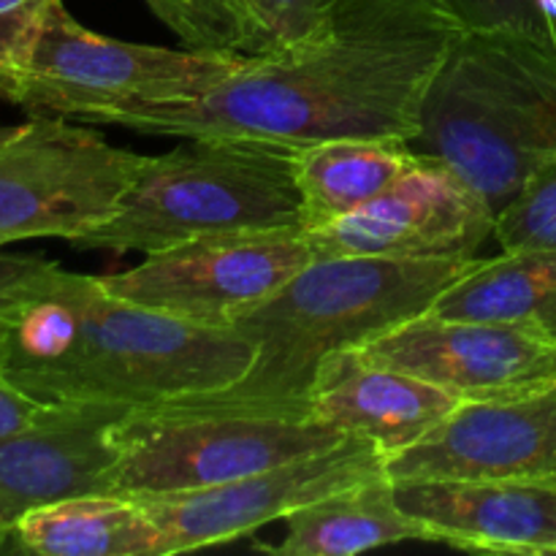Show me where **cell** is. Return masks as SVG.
Returning a JSON list of instances; mask_svg holds the SVG:
<instances>
[{"label": "cell", "mask_w": 556, "mask_h": 556, "mask_svg": "<svg viewBox=\"0 0 556 556\" xmlns=\"http://www.w3.org/2000/svg\"><path fill=\"white\" fill-rule=\"evenodd\" d=\"M467 33L445 0H334L296 47L248 60L199 98L130 109L103 125L147 136H233L288 147L413 141L445 60Z\"/></svg>", "instance_id": "1"}, {"label": "cell", "mask_w": 556, "mask_h": 556, "mask_svg": "<svg viewBox=\"0 0 556 556\" xmlns=\"http://www.w3.org/2000/svg\"><path fill=\"white\" fill-rule=\"evenodd\" d=\"M253 358L231 329L141 307L54 261L0 315V375L47 407L130 413L217 394Z\"/></svg>", "instance_id": "2"}, {"label": "cell", "mask_w": 556, "mask_h": 556, "mask_svg": "<svg viewBox=\"0 0 556 556\" xmlns=\"http://www.w3.org/2000/svg\"><path fill=\"white\" fill-rule=\"evenodd\" d=\"M467 258H315L228 329L255 345L248 372L204 402L309 416V386L337 351L362 348L383 331L429 313L440 293L478 264Z\"/></svg>", "instance_id": "3"}, {"label": "cell", "mask_w": 556, "mask_h": 556, "mask_svg": "<svg viewBox=\"0 0 556 556\" xmlns=\"http://www.w3.org/2000/svg\"><path fill=\"white\" fill-rule=\"evenodd\" d=\"M410 147L454 168L500 215L532 168L556 155V49L527 30H467Z\"/></svg>", "instance_id": "4"}, {"label": "cell", "mask_w": 556, "mask_h": 556, "mask_svg": "<svg viewBox=\"0 0 556 556\" xmlns=\"http://www.w3.org/2000/svg\"><path fill=\"white\" fill-rule=\"evenodd\" d=\"M185 141L166 155H144L119 210L71 244L150 255L206 233L304 228L296 147L233 136Z\"/></svg>", "instance_id": "5"}, {"label": "cell", "mask_w": 556, "mask_h": 556, "mask_svg": "<svg viewBox=\"0 0 556 556\" xmlns=\"http://www.w3.org/2000/svg\"><path fill=\"white\" fill-rule=\"evenodd\" d=\"M112 440L117 462L109 492L141 497L220 486L331 448L348 434L299 413L182 396L119 416L112 424Z\"/></svg>", "instance_id": "6"}, {"label": "cell", "mask_w": 556, "mask_h": 556, "mask_svg": "<svg viewBox=\"0 0 556 556\" xmlns=\"http://www.w3.org/2000/svg\"><path fill=\"white\" fill-rule=\"evenodd\" d=\"M248 60L117 41L79 25L52 0L11 87L30 114L103 123L117 112L166 106L204 96Z\"/></svg>", "instance_id": "7"}, {"label": "cell", "mask_w": 556, "mask_h": 556, "mask_svg": "<svg viewBox=\"0 0 556 556\" xmlns=\"http://www.w3.org/2000/svg\"><path fill=\"white\" fill-rule=\"evenodd\" d=\"M141 163L92 128L33 114L0 141V242L85 237L119 210Z\"/></svg>", "instance_id": "8"}, {"label": "cell", "mask_w": 556, "mask_h": 556, "mask_svg": "<svg viewBox=\"0 0 556 556\" xmlns=\"http://www.w3.org/2000/svg\"><path fill=\"white\" fill-rule=\"evenodd\" d=\"M315 261L307 228L206 233L150 253L103 286L128 302L212 329H228Z\"/></svg>", "instance_id": "9"}, {"label": "cell", "mask_w": 556, "mask_h": 556, "mask_svg": "<svg viewBox=\"0 0 556 556\" xmlns=\"http://www.w3.org/2000/svg\"><path fill=\"white\" fill-rule=\"evenodd\" d=\"M386 470V454L364 438L195 492L134 497L161 530V556L220 546L286 519L302 505Z\"/></svg>", "instance_id": "10"}, {"label": "cell", "mask_w": 556, "mask_h": 556, "mask_svg": "<svg viewBox=\"0 0 556 556\" xmlns=\"http://www.w3.org/2000/svg\"><path fill=\"white\" fill-rule=\"evenodd\" d=\"M358 351L459 402L503 400L556 380V337L538 324L448 318L429 309Z\"/></svg>", "instance_id": "11"}, {"label": "cell", "mask_w": 556, "mask_h": 556, "mask_svg": "<svg viewBox=\"0 0 556 556\" xmlns=\"http://www.w3.org/2000/svg\"><path fill=\"white\" fill-rule=\"evenodd\" d=\"M497 215L454 168L434 157L416 163L351 215L309 228L315 258H467L494 237Z\"/></svg>", "instance_id": "12"}, {"label": "cell", "mask_w": 556, "mask_h": 556, "mask_svg": "<svg viewBox=\"0 0 556 556\" xmlns=\"http://www.w3.org/2000/svg\"><path fill=\"white\" fill-rule=\"evenodd\" d=\"M386 470L394 481L497 478L556 486V380L503 400L462 402Z\"/></svg>", "instance_id": "13"}, {"label": "cell", "mask_w": 556, "mask_h": 556, "mask_svg": "<svg viewBox=\"0 0 556 556\" xmlns=\"http://www.w3.org/2000/svg\"><path fill=\"white\" fill-rule=\"evenodd\" d=\"M396 503L427 541L462 552L556 556V486L497 478H405Z\"/></svg>", "instance_id": "14"}, {"label": "cell", "mask_w": 556, "mask_h": 556, "mask_svg": "<svg viewBox=\"0 0 556 556\" xmlns=\"http://www.w3.org/2000/svg\"><path fill=\"white\" fill-rule=\"evenodd\" d=\"M119 416L125 413L60 407L38 427L0 434V548L38 505L109 492L117 462L112 424Z\"/></svg>", "instance_id": "15"}, {"label": "cell", "mask_w": 556, "mask_h": 556, "mask_svg": "<svg viewBox=\"0 0 556 556\" xmlns=\"http://www.w3.org/2000/svg\"><path fill=\"white\" fill-rule=\"evenodd\" d=\"M307 405L315 421L369 440L389 462L427 438L462 402L440 386L348 348L320 364Z\"/></svg>", "instance_id": "16"}, {"label": "cell", "mask_w": 556, "mask_h": 556, "mask_svg": "<svg viewBox=\"0 0 556 556\" xmlns=\"http://www.w3.org/2000/svg\"><path fill=\"white\" fill-rule=\"evenodd\" d=\"M144 5L182 49L264 60L313 36L334 0H144Z\"/></svg>", "instance_id": "17"}, {"label": "cell", "mask_w": 556, "mask_h": 556, "mask_svg": "<svg viewBox=\"0 0 556 556\" xmlns=\"http://www.w3.org/2000/svg\"><path fill=\"white\" fill-rule=\"evenodd\" d=\"M286 538L261 546L282 556H353L402 541H427V530L396 503L389 470L302 505L286 519Z\"/></svg>", "instance_id": "18"}, {"label": "cell", "mask_w": 556, "mask_h": 556, "mask_svg": "<svg viewBox=\"0 0 556 556\" xmlns=\"http://www.w3.org/2000/svg\"><path fill=\"white\" fill-rule=\"evenodd\" d=\"M9 543L41 556H161V530L150 514L112 492L38 505L16 521Z\"/></svg>", "instance_id": "19"}, {"label": "cell", "mask_w": 556, "mask_h": 556, "mask_svg": "<svg viewBox=\"0 0 556 556\" xmlns=\"http://www.w3.org/2000/svg\"><path fill=\"white\" fill-rule=\"evenodd\" d=\"M416 157L410 141L400 139H329L296 147L293 174L304 228L329 226L356 212L400 179Z\"/></svg>", "instance_id": "20"}, {"label": "cell", "mask_w": 556, "mask_h": 556, "mask_svg": "<svg viewBox=\"0 0 556 556\" xmlns=\"http://www.w3.org/2000/svg\"><path fill=\"white\" fill-rule=\"evenodd\" d=\"M432 313L448 318L538 324L556 337V248L503 250L445 288Z\"/></svg>", "instance_id": "21"}, {"label": "cell", "mask_w": 556, "mask_h": 556, "mask_svg": "<svg viewBox=\"0 0 556 556\" xmlns=\"http://www.w3.org/2000/svg\"><path fill=\"white\" fill-rule=\"evenodd\" d=\"M494 239L508 253L556 248V155L538 163L519 195L500 212Z\"/></svg>", "instance_id": "22"}, {"label": "cell", "mask_w": 556, "mask_h": 556, "mask_svg": "<svg viewBox=\"0 0 556 556\" xmlns=\"http://www.w3.org/2000/svg\"><path fill=\"white\" fill-rule=\"evenodd\" d=\"M52 0H0V98L9 101Z\"/></svg>", "instance_id": "23"}, {"label": "cell", "mask_w": 556, "mask_h": 556, "mask_svg": "<svg viewBox=\"0 0 556 556\" xmlns=\"http://www.w3.org/2000/svg\"><path fill=\"white\" fill-rule=\"evenodd\" d=\"M445 3L465 22L467 30H527L543 38L535 0H445Z\"/></svg>", "instance_id": "24"}, {"label": "cell", "mask_w": 556, "mask_h": 556, "mask_svg": "<svg viewBox=\"0 0 556 556\" xmlns=\"http://www.w3.org/2000/svg\"><path fill=\"white\" fill-rule=\"evenodd\" d=\"M58 410L60 407H47L41 402L25 396L0 375V434L38 427V424L52 418Z\"/></svg>", "instance_id": "25"}, {"label": "cell", "mask_w": 556, "mask_h": 556, "mask_svg": "<svg viewBox=\"0 0 556 556\" xmlns=\"http://www.w3.org/2000/svg\"><path fill=\"white\" fill-rule=\"evenodd\" d=\"M52 261L41 255H0V315L22 296L33 277L41 275Z\"/></svg>", "instance_id": "26"}, {"label": "cell", "mask_w": 556, "mask_h": 556, "mask_svg": "<svg viewBox=\"0 0 556 556\" xmlns=\"http://www.w3.org/2000/svg\"><path fill=\"white\" fill-rule=\"evenodd\" d=\"M535 9L543 27V38L556 49V0H535Z\"/></svg>", "instance_id": "27"}, {"label": "cell", "mask_w": 556, "mask_h": 556, "mask_svg": "<svg viewBox=\"0 0 556 556\" xmlns=\"http://www.w3.org/2000/svg\"><path fill=\"white\" fill-rule=\"evenodd\" d=\"M16 128H20V125H0V141H5L9 136H14Z\"/></svg>", "instance_id": "28"}, {"label": "cell", "mask_w": 556, "mask_h": 556, "mask_svg": "<svg viewBox=\"0 0 556 556\" xmlns=\"http://www.w3.org/2000/svg\"><path fill=\"white\" fill-rule=\"evenodd\" d=\"M0 248H3V242H0Z\"/></svg>", "instance_id": "29"}]
</instances>
